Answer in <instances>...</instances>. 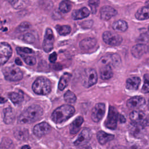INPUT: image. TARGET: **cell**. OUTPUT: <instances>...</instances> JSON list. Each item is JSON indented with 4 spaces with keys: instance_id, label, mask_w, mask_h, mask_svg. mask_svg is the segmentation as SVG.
I'll list each match as a JSON object with an SVG mask.
<instances>
[{
    "instance_id": "52a82bcc",
    "label": "cell",
    "mask_w": 149,
    "mask_h": 149,
    "mask_svg": "<svg viewBox=\"0 0 149 149\" xmlns=\"http://www.w3.org/2000/svg\"><path fill=\"white\" fill-rule=\"evenodd\" d=\"M119 118V113L116 109L110 106L107 118L105 122V126L110 129H115L117 126V121Z\"/></svg>"
},
{
    "instance_id": "d6986e66",
    "label": "cell",
    "mask_w": 149,
    "mask_h": 149,
    "mask_svg": "<svg viewBox=\"0 0 149 149\" xmlns=\"http://www.w3.org/2000/svg\"><path fill=\"white\" fill-rule=\"evenodd\" d=\"M84 119L82 116H78L77 118H76L73 122L70 124L69 127L70 133L71 134H76L80 130V127L83 123Z\"/></svg>"
},
{
    "instance_id": "b9f144b4",
    "label": "cell",
    "mask_w": 149,
    "mask_h": 149,
    "mask_svg": "<svg viewBox=\"0 0 149 149\" xmlns=\"http://www.w3.org/2000/svg\"><path fill=\"white\" fill-rule=\"evenodd\" d=\"M118 119L119 120V121H120L121 123H124V122H125V121H126V119L125 118V117H124L122 115H119V114Z\"/></svg>"
},
{
    "instance_id": "e575fe53",
    "label": "cell",
    "mask_w": 149,
    "mask_h": 149,
    "mask_svg": "<svg viewBox=\"0 0 149 149\" xmlns=\"http://www.w3.org/2000/svg\"><path fill=\"white\" fill-rule=\"evenodd\" d=\"M16 51L20 56L21 55H27V54H30L33 53V51L29 48H26V47H17L16 48Z\"/></svg>"
},
{
    "instance_id": "8fae6325",
    "label": "cell",
    "mask_w": 149,
    "mask_h": 149,
    "mask_svg": "<svg viewBox=\"0 0 149 149\" xmlns=\"http://www.w3.org/2000/svg\"><path fill=\"white\" fill-rule=\"evenodd\" d=\"M54 41V37L52 30L50 28H47L45 31L44 40L42 44L43 49L46 52H48L52 49Z\"/></svg>"
},
{
    "instance_id": "c3c4849f",
    "label": "cell",
    "mask_w": 149,
    "mask_h": 149,
    "mask_svg": "<svg viewBox=\"0 0 149 149\" xmlns=\"http://www.w3.org/2000/svg\"><path fill=\"white\" fill-rule=\"evenodd\" d=\"M147 107H148V108L149 109V100H148V104H147Z\"/></svg>"
},
{
    "instance_id": "f907efd6",
    "label": "cell",
    "mask_w": 149,
    "mask_h": 149,
    "mask_svg": "<svg viewBox=\"0 0 149 149\" xmlns=\"http://www.w3.org/2000/svg\"><path fill=\"white\" fill-rule=\"evenodd\" d=\"M148 31H149V26H148Z\"/></svg>"
},
{
    "instance_id": "f35d334b",
    "label": "cell",
    "mask_w": 149,
    "mask_h": 149,
    "mask_svg": "<svg viewBox=\"0 0 149 149\" xmlns=\"http://www.w3.org/2000/svg\"><path fill=\"white\" fill-rule=\"evenodd\" d=\"M99 3H100V2L98 1H90L88 2L89 6H90V8L91 9L92 13H95L96 8L98 6Z\"/></svg>"
},
{
    "instance_id": "f1b7e54d",
    "label": "cell",
    "mask_w": 149,
    "mask_h": 149,
    "mask_svg": "<svg viewBox=\"0 0 149 149\" xmlns=\"http://www.w3.org/2000/svg\"><path fill=\"white\" fill-rule=\"evenodd\" d=\"M55 28L58 33L62 36L68 35L71 31V27L68 25H56Z\"/></svg>"
},
{
    "instance_id": "277c9868",
    "label": "cell",
    "mask_w": 149,
    "mask_h": 149,
    "mask_svg": "<svg viewBox=\"0 0 149 149\" xmlns=\"http://www.w3.org/2000/svg\"><path fill=\"white\" fill-rule=\"evenodd\" d=\"M5 78L9 81H15L20 80L23 77V73L19 68L12 65L5 68L2 70Z\"/></svg>"
},
{
    "instance_id": "681fc988",
    "label": "cell",
    "mask_w": 149,
    "mask_h": 149,
    "mask_svg": "<svg viewBox=\"0 0 149 149\" xmlns=\"http://www.w3.org/2000/svg\"><path fill=\"white\" fill-rule=\"evenodd\" d=\"M148 52H149V46L148 47Z\"/></svg>"
},
{
    "instance_id": "f546056e",
    "label": "cell",
    "mask_w": 149,
    "mask_h": 149,
    "mask_svg": "<svg viewBox=\"0 0 149 149\" xmlns=\"http://www.w3.org/2000/svg\"><path fill=\"white\" fill-rule=\"evenodd\" d=\"M72 7V4L70 1H63L59 3V9L63 13L69 12Z\"/></svg>"
},
{
    "instance_id": "603a6c76",
    "label": "cell",
    "mask_w": 149,
    "mask_h": 149,
    "mask_svg": "<svg viewBox=\"0 0 149 149\" xmlns=\"http://www.w3.org/2000/svg\"><path fill=\"white\" fill-rule=\"evenodd\" d=\"M135 16L138 20H145L149 19V6H143L136 13Z\"/></svg>"
},
{
    "instance_id": "1f68e13d",
    "label": "cell",
    "mask_w": 149,
    "mask_h": 149,
    "mask_svg": "<svg viewBox=\"0 0 149 149\" xmlns=\"http://www.w3.org/2000/svg\"><path fill=\"white\" fill-rule=\"evenodd\" d=\"M64 99L66 102L70 104H72L76 102L77 98L76 95L73 92L68 90L65 93L64 95Z\"/></svg>"
},
{
    "instance_id": "d6a6232c",
    "label": "cell",
    "mask_w": 149,
    "mask_h": 149,
    "mask_svg": "<svg viewBox=\"0 0 149 149\" xmlns=\"http://www.w3.org/2000/svg\"><path fill=\"white\" fill-rule=\"evenodd\" d=\"M141 91L144 93H149V74H146L144 76V84L141 88Z\"/></svg>"
},
{
    "instance_id": "7a4b0ae2",
    "label": "cell",
    "mask_w": 149,
    "mask_h": 149,
    "mask_svg": "<svg viewBox=\"0 0 149 149\" xmlns=\"http://www.w3.org/2000/svg\"><path fill=\"white\" fill-rule=\"evenodd\" d=\"M75 109L70 105H63L56 108L52 113V119L56 123L65 122L73 115Z\"/></svg>"
},
{
    "instance_id": "ee69618b",
    "label": "cell",
    "mask_w": 149,
    "mask_h": 149,
    "mask_svg": "<svg viewBox=\"0 0 149 149\" xmlns=\"http://www.w3.org/2000/svg\"><path fill=\"white\" fill-rule=\"evenodd\" d=\"M7 101V100L4 98V97H2L0 95V104H3V103H5Z\"/></svg>"
},
{
    "instance_id": "4fadbf2b",
    "label": "cell",
    "mask_w": 149,
    "mask_h": 149,
    "mask_svg": "<svg viewBox=\"0 0 149 149\" xmlns=\"http://www.w3.org/2000/svg\"><path fill=\"white\" fill-rule=\"evenodd\" d=\"M51 129L50 125L47 122H41L36 125L33 128L34 134L38 137H41L47 134H48Z\"/></svg>"
},
{
    "instance_id": "83f0119b",
    "label": "cell",
    "mask_w": 149,
    "mask_h": 149,
    "mask_svg": "<svg viewBox=\"0 0 149 149\" xmlns=\"http://www.w3.org/2000/svg\"><path fill=\"white\" fill-rule=\"evenodd\" d=\"M71 77H72L71 74L69 73H65L62 76V77L59 80V82L58 84V88L60 90H63L66 87Z\"/></svg>"
},
{
    "instance_id": "7bdbcfd3",
    "label": "cell",
    "mask_w": 149,
    "mask_h": 149,
    "mask_svg": "<svg viewBox=\"0 0 149 149\" xmlns=\"http://www.w3.org/2000/svg\"><path fill=\"white\" fill-rule=\"evenodd\" d=\"M112 149H128V148L122 146H115Z\"/></svg>"
},
{
    "instance_id": "2e32d148",
    "label": "cell",
    "mask_w": 149,
    "mask_h": 149,
    "mask_svg": "<svg viewBox=\"0 0 149 149\" xmlns=\"http://www.w3.org/2000/svg\"><path fill=\"white\" fill-rule=\"evenodd\" d=\"M147 51H148V47L144 44H138L132 47L131 51L132 55L134 57L139 58L142 56Z\"/></svg>"
},
{
    "instance_id": "4dcf8cb0",
    "label": "cell",
    "mask_w": 149,
    "mask_h": 149,
    "mask_svg": "<svg viewBox=\"0 0 149 149\" xmlns=\"http://www.w3.org/2000/svg\"><path fill=\"white\" fill-rule=\"evenodd\" d=\"M144 127L134 125L132 123V125L130 128V132L134 136H140L143 134Z\"/></svg>"
},
{
    "instance_id": "ba28073f",
    "label": "cell",
    "mask_w": 149,
    "mask_h": 149,
    "mask_svg": "<svg viewBox=\"0 0 149 149\" xmlns=\"http://www.w3.org/2000/svg\"><path fill=\"white\" fill-rule=\"evenodd\" d=\"M103 41L112 46H117L121 44L122 38L119 34L110 31H105L102 34Z\"/></svg>"
},
{
    "instance_id": "bcb514c9",
    "label": "cell",
    "mask_w": 149,
    "mask_h": 149,
    "mask_svg": "<svg viewBox=\"0 0 149 149\" xmlns=\"http://www.w3.org/2000/svg\"><path fill=\"white\" fill-rule=\"evenodd\" d=\"M21 149H30V147L28 145H26V146H23Z\"/></svg>"
},
{
    "instance_id": "4316f807",
    "label": "cell",
    "mask_w": 149,
    "mask_h": 149,
    "mask_svg": "<svg viewBox=\"0 0 149 149\" xmlns=\"http://www.w3.org/2000/svg\"><path fill=\"white\" fill-rule=\"evenodd\" d=\"M127 23L122 20L115 21L112 24V28L116 31H125L127 29Z\"/></svg>"
},
{
    "instance_id": "836d02e7",
    "label": "cell",
    "mask_w": 149,
    "mask_h": 149,
    "mask_svg": "<svg viewBox=\"0 0 149 149\" xmlns=\"http://www.w3.org/2000/svg\"><path fill=\"white\" fill-rule=\"evenodd\" d=\"M21 56L23 59L25 63L29 65H31V66L34 65L36 62V58L33 56L24 55H21Z\"/></svg>"
},
{
    "instance_id": "7dc6e473",
    "label": "cell",
    "mask_w": 149,
    "mask_h": 149,
    "mask_svg": "<svg viewBox=\"0 0 149 149\" xmlns=\"http://www.w3.org/2000/svg\"><path fill=\"white\" fill-rule=\"evenodd\" d=\"M146 4H147V6H149V1H147L146 2Z\"/></svg>"
},
{
    "instance_id": "5bb4252c",
    "label": "cell",
    "mask_w": 149,
    "mask_h": 149,
    "mask_svg": "<svg viewBox=\"0 0 149 149\" xmlns=\"http://www.w3.org/2000/svg\"><path fill=\"white\" fill-rule=\"evenodd\" d=\"M117 11L112 7L108 5L102 6L100 9V17L102 20H108L115 16Z\"/></svg>"
},
{
    "instance_id": "7c38bea8",
    "label": "cell",
    "mask_w": 149,
    "mask_h": 149,
    "mask_svg": "<svg viewBox=\"0 0 149 149\" xmlns=\"http://www.w3.org/2000/svg\"><path fill=\"white\" fill-rule=\"evenodd\" d=\"M105 112V106L103 103L97 104L91 112V119L95 122H99L104 116Z\"/></svg>"
},
{
    "instance_id": "ffe728a7",
    "label": "cell",
    "mask_w": 149,
    "mask_h": 149,
    "mask_svg": "<svg viewBox=\"0 0 149 149\" xmlns=\"http://www.w3.org/2000/svg\"><path fill=\"white\" fill-rule=\"evenodd\" d=\"M90 15V10L86 7H83L79 10H74L72 15V17L74 20L81 19L87 17Z\"/></svg>"
},
{
    "instance_id": "8d00e7d4",
    "label": "cell",
    "mask_w": 149,
    "mask_h": 149,
    "mask_svg": "<svg viewBox=\"0 0 149 149\" xmlns=\"http://www.w3.org/2000/svg\"><path fill=\"white\" fill-rule=\"evenodd\" d=\"M121 63L120 58L119 55L113 54H112V65H113L115 67L119 66Z\"/></svg>"
},
{
    "instance_id": "484cf974",
    "label": "cell",
    "mask_w": 149,
    "mask_h": 149,
    "mask_svg": "<svg viewBox=\"0 0 149 149\" xmlns=\"http://www.w3.org/2000/svg\"><path fill=\"white\" fill-rule=\"evenodd\" d=\"M14 135L16 138L20 140H26L29 137V132L26 129L19 127L15 129Z\"/></svg>"
},
{
    "instance_id": "60d3db41",
    "label": "cell",
    "mask_w": 149,
    "mask_h": 149,
    "mask_svg": "<svg viewBox=\"0 0 149 149\" xmlns=\"http://www.w3.org/2000/svg\"><path fill=\"white\" fill-rule=\"evenodd\" d=\"M57 59V54L56 52H52L49 56V60L51 62H55Z\"/></svg>"
},
{
    "instance_id": "6da1fadb",
    "label": "cell",
    "mask_w": 149,
    "mask_h": 149,
    "mask_svg": "<svg viewBox=\"0 0 149 149\" xmlns=\"http://www.w3.org/2000/svg\"><path fill=\"white\" fill-rule=\"evenodd\" d=\"M43 114L42 108L38 105H33L26 109L19 116L18 122L22 124H28L37 120Z\"/></svg>"
},
{
    "instance_id": "ab89813d",
    "label": "cell",
    "mask_w": 149,
    "mask_h": 149,
    "mask_svg": "<svg viewBox=\"0 0 149 149\" xmlns=\"http://www.w3.org/2000/svg\"><path fill=\"white\" fill-rule=\"evenodd\" d=\"M30 27V24L28 22H23L18 27V30L20 31H24L29 29Z\"/></svg>"
},
{
    "instance_id": "9a60e30c",
    "label": "cell",
    "mask_w": 149,
    "mask_h": 149,
    "mask_svg": "<svg viewBox=\"0 0 149 149\" xmlns=\"http://www.w3.org/2000/svg\"><path fill=\"white\" fill-rule=\"evenodd\" d=\"M146 103L144 98L141 96H135L129 99L127 101V106L131 109H136L144 105Z\"/></svg>"
},
{
    "instance_id": "8992f818",
    "label": "cell",
    "mask_w": 149,
    "mask_h": 149,
    "mask_svg": "<svg viewBox=\"0 0 149 149\" xmlns=\"http://www.w3.org/2000/svg\"><path fill=\"white\" fill-rule=\"evenodd\" d=\"M97 81V74L94 69H86L82 77V83L87 88L94 85Z\"/></svg>"
},
{
    "instance_id": "ac0fdd59",
    "label": "cell",
    "mask_w": 149,
    "mask_h": 149,
    "mask_svg": "<svg viewBox=\"0 0 149 149\" xmlns=\"http://www.w3.org/2000/svg\"><path fill=\"white\" fill-rule=\"evenodd\" d=\"M140 79L137 76H133L126 80V87L128 90H136L138 89L139 86L140 84Z\"/></svg>"
},
{
    "instance_id": "e0dca14e",
    "label": "cell",
    "mask_w": 149,
    "mask_h": 149,
    "mask_svg": "<svg viewBox=\"0 0 149 149\" xmlns=\"http://www.w3.org/2000/svg\"><path fill=\"white\" fill-rule=\"evenodd\" d=\"M97 44V40L94 38L88 37L81 40L79 44L80 47L83 50H88L93 48Z\"/></svg>"
},
{
    "instance_id": "44dd1931",
    "label": "cell",
    "mask_w": 149,
    "mask_h": 149,
    "mask_svg": "<svg viewBox=\"0 0 149 149\" xmlns=\"http://www.w3.org/2000/svg\"><path fill=\"white\" fill-rule=\"evenodd\" d=\"M97 137L98 142L101 144H105L107 142L113 140L114 136L111 134L107 133L104 131H99L97 133Z\"/></svg>"
},
{
    "instance_id": "5b68a950",
    "label": "cell",
    "mask_w": 149,
    "mask_h": 149,
    "mask_svg": "<svg viewBox=\"0 0 149 149\" xmlns=\"http://www.w3.org/2000/svg\"><path fill=\"white\" fill-rule=\"evenodd\" d=\"M130 119L133 124L145 127L149 125V116L140 111H134L130 113Z\"/></svg>"
},
{
    "instance_id": "d4e9b609",
    "label": "cell",
    "mask_w": 149,
    "mask_h": 149,
    "mask_svg": "<svg viewBox=\"0 0 149 149\" xmlns=\"http://www.w3.org/2000/svg\"><path fill=\"white\" fill-rule=\"evenodd\" d=\"M113 73L109 65L103 66L100 70V77L102 79L107 80L112 77Z\"/></svg>"
},
{
    "instance_id": "7402d4cb",
    "label": "cell",
    "mask_w": 149,
    "mask_h": 149,
    "mask_svg": "<svg viewBox=\"0 0 149 149\" xmlns=\"http://www.w3.org/2000/svg\"><path fill=\"white\" fill-rule=\"evenodd\" d=\"M3 121L6 124L12 123L15 119V113L12 108L8 107L3 109Z\"/></svg>"
},
{
    "instance_id": "3957f363",
    "label": "cell",
    "mask_w": 149,
    "mask_h": 149,
    "mask_svg": "<svg viewBox=\"0 0 149 149\" xmlns=\"http://www.w3.org/2000/svg\"><path fill=\"white\" fill-rule=\"evenodd\" d=\"M33 91L40 95H46L51 90V81L45 77H40L34 81L32 85Z\"/></svg>"
},
{
    "instance_id": "9c48e42d",
    "label": "cell",
    "mask_w": 149,
    "mask_h": 149,
    "mask_svg": "<svg viewBox=\"0 0 149 149\" xmlns=\"http://www.w3.org/2000/svg\"><path fill=\"white\" fill-rule=\"evenodd\" d=\"M12 49L7 42H0V66L5 64L10 58Z\"/></svg>"
},
{
    "instance_id": "cb8c5ba5",
    "label": "cell",
    "mask_w": 149,
    "mask_h": 149,
    "mask_svg": "<svg viewBox=\"0 0 149 149\" xmlns=\"http://www.w3.org/2000/svg\"><path fill=\"white\" fill-rule=\"evenodd\" d=\"M8 97L15 104L21 103L23 101V94L21 91H15L10 93L8 94Z\"/></svg>"
},
{
    "instance_id": "74e56055",
    "label": "cell",
    "mask_w": 149,
    "mask_h": 149,
    "mask_svg": "<svg viewBox=\"0 0 149 149\" xmlns=\"http://www.w3.org/2000/svg\"><path fill=\"white\" fill-rule=\"evenodd\" d=\"M149 40V36L146 34H141L139 38H137V41L140 42V44H144V43H147Z\"/></svg>"
},
{
    "instance_id": "f6af8a7d",
    "label": "cell",
    "mask_w": 149,
    "mask_h": 149,
    "mask_svg": "<svg viewBox=\"0 0 149 149\" xmlns=\"http://www.w3.org/2000/svg\"><path fill=\"white\" fill-rule=\"evenodd\" d=\"M15 63H16V65H21L22 64V62L21 60H20L19 58H17L15 59Z\"/></svg>"
},
{
    "instance_id": "d590c367",
    "label": "cell",
    "mask_w": 149,
    "mask_h": 149,
    "mask_svg": "<svg viewBox=\"0 0 149 149\" xmlns=\"http://www.w3.org/2000/svg\"><path fill=\"white\" fill-rule=\"evenodd\" d=\"M23 40L29 43H33V42H34L36 38L35 36L33 34L31 33H27L24 35Z\"/></svg>"
},
{
    "instance_id": "30bf717a",
    "label": "cell",
    "mask_w": 149,
    "mask_h": 149,
    "mask_svg": "<svg viewBox=\"0 0 149 149\" xmlns=\"http://www.w3.org/2000/svg\"><path fill=\"white\" fill-rule=\"evenodd\" d=\"M91 132L88 128H84L78 136L77 139L74 141V144L76 146H82L86 144L91 138Z\"/></svg>"
}]
</instances>
